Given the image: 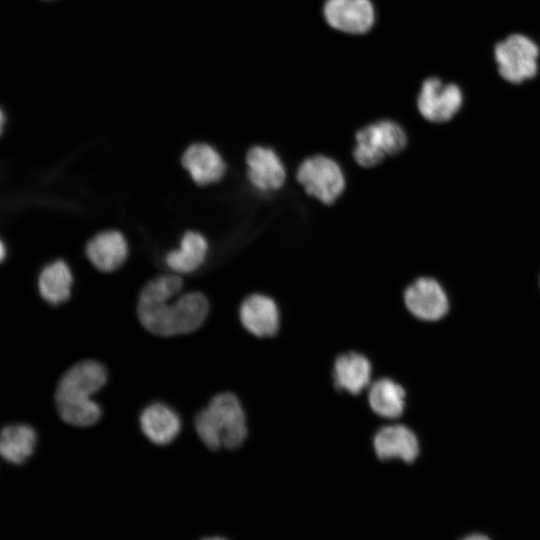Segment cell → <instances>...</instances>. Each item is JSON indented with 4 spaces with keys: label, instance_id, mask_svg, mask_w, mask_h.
I'll return each mask as SVG.
<instances>
[{
    "label": "cell",
    "instance_id": "1",
    "mask_svg": "<svg viewBox=\"0 0 540 540\" xmlns=\"http://www.w3.org/2000/svg\"><path fill=\"white\" fill-rule=\"evenodd\" d=\"M107 378L106 368L95 360H83L67 369L55 391L56 409L61 419L78 427L95 424L102 410L91 396L106 384Z\"/></svg>",
    "mask_w": 540,
    "mask_h": 540
},
{
    "label": "cell",
    "instance_id": "2",
    "mask_svg": "<svg viewBox=\"0 0 540 540\" xmlns=\"http://www.w3.org/2000/svg\"><path fill=\"white\" fill-rule=\"evenodd\" d=\"M195 429L209 449L238 448L247 436L245 413L238 398L230 392L214 396L196 415Z\"/></svg>",
    "mask_w": 540,
    "mask_h": 540
},
{
    "label": "cell",
    "instance_id": "3",
    "mask_svg": "<svg viewBox=\"0 0 540 540\" xmlns=\"http://www.w3.org/2000/svg\"><path fill=\"white\" fill-rule=\"evenodd\" d=\"M355 141L354 160L364 168H372L387 156L399 154L407 145V135L398 123L380 120L359 129Z\"/></svg>",
    "mask_w": 540,
    "mask_h": 540
},
{
    "label": "cell",
    "instance_id": "4",
    "mask_svg": "<svg viewBox=\"0 0 540 540\" xmlns=\"http://www.w3.org/2000/svg\"><path fill=\"white\" fill-rule=\"evenodd\" d=\"M297 180L305 192L329 205L343 193L345 177L333 159L324 155L306 158L298 167Z\"/></svg>",
    "mask_w": 540,
    "mask_h": 540
},
{
    "label": "cell",
    "instance_id": "5",
    "mask_svg": "<svg viewBox=\"0 0 540 540\" xmlns=\"http://www.w3.org/2000/svg\"><path fill=\"white\" fill-rule=\"evenodd\" d=\"M538 57L537 44L521 34L510 35L495 47V60L500 75L515 84L536 75Z\"/></svg>",
    "mask_w": 540,
    "mask_h": 540
},
{
    "label": "cell",
    "instance_id": "6",
    "mask_svg": "<svg viewBox=\"0 0 540 540\" xmlns=\"http://www.w3.org/2000/svg\"><path fill=\"white\" fill-rule=\"evenodd\" d=\"M209 312L207 298L201 292H188L174 303L164 304L158 313L160 336L191 333L204 323Z\"/></svg>",
    "mask_w": 540,
    "mask_h": 540
},
{
    "label": "cell",
    "instance_id": "7",
    "mask_svg": "<svg viewBox=\"0 0 540 540\" xmlns=\"http://www.w3.org/2000/svg\"><path fill=\"white\" fill-rule=\"evenodd\" d=\"M463 95L455 84H444L438 78H428L421 86L417 98L420 114L433 123L452 119L462 106Z\"/></svg>",
    "mask_w": 540,
    "mask_h": 540
},
{
    "label": "cell",
    "instance_id": "8",
    "mask_svg": "<svg viewBox=\"0 0 540 540\" xmlns=\"http://www.w3.org/2000/svg\"><path fill=\"white\" fill-rule=\"evenodd\" d=\"M323 16L332 28L360 35L373 27L376 12L371 0H326Z\"/></svg>",
    "mask_w": 540,
    "mask_h": 540
},
{
    "label": "cell",
    "instance_id": "9",
    "mask_svg": "<svg viewBox=\"0 0 540 540\" xmlns=\"http://www.w3.org/2000/svg\"><path fill=\"white\" fill-rule=\"evenodd\" d=\"M404 303L411 314L421 320L435 321L448 311V298L434 279L421 277L404 292Z\"/></svg>",
    "mask_w": 540,
    "mask_h": 540
},
{
    "label": "cell",
    "instance_id": "10",
    "mask_svg": "<svg viewBox=\"0 0 540 540\" xmlns=\"http://www.w3.org/2000/svg\"><path fill=\"white\" fill-rule=\"evenodd\" d=\"M247 177L260 192L280 189L286 178L285 167L277 153L266 146L251 147L245 157Z\"/></svg>",
    "mask_w": 540,
    "mask_h": 540
},
{
    "label": "cell",
    "instance_id": "11",
    "mask_svg": "<svg viewBox=\"0 0 540 540\" xmlns=\"http://www.w3.org/2000/svg\"><path fill=\"white\" fill-rule=\"evenodd\" d=\"M244 328L257 337H270L277 333L280 324L279 309L275 301L263 294L245 298L239 310Z\"/></svg>",
    "mask_w": 540,
    "mask_h": 540
},
{
    "label": "cell",
    "instance_id": "12",
    "mask_svg": "<svg viewBox=\"0 0 540 540\" xmlns=\"http://www.w3.org/2000/svg\"><path fill=\"white\" fill-rule=\"evenodd\" d=\"M376 455L381 460L398 458L413 462L419 453L416 435L404 425H389L377 431L373 439Z\"/></svg>",
    "mask_w": 540,
    "mask_h": 540
},
{
    "label": "cell",
    "instance_id": "13",
    "mask_svg": "<svg viewBox=\"0 0 540 540\" xmlns=\"http://www.w3.org/2000/svg\"><path fill=\"white\" fill-rule=\"evenodd\" d=\"M141 431L156 445H167L181 431V419L170 406L155 402L146 406L139 417Z\"/></svg>",
    "mask_w": 540,
    "mask_h": 540
},
{
    "label": "cell",
    "instance_id": "14",
    "mask_svg": "<svg viewBox=\"0 0 540 540\" xmlns=\"http://www.w3.org/2000/svg\"><path fill=\"white\" fill-rule=\"evenodd\" d=\"M181 162L199 185L219 181L226 169L221 155L206 143L190 145L184 152Z\"/></svg>",
    "mask_w": 540,
    "mask_h": 540
},
{
    "label": "cell",
    "instance_id": "15",
    "mask_svg": "<svg viewBox=\"0 0 540 540\" xmlns=\"http://www.w3.org/2000/svg\"><path fill=\"white\" fill-rule=\"evenodd\" d=\"M128 247L124 236L118 231L97 234L87 244L86 254L91 263L103 272L119 268L125 261Z\"/></svg>",
    "mask_w": 540,
    "mask_h": 540
},
{
    "label": "cell",
    "instance_id": "16",
    "mask_svg": "<svg viewBox=\"0 0 540 540\" xmlns=\"http://www.w3.org/2000/svg\"><path fill=\"white\" fill-rule=\"evenodd\" d=\"M333 377L338 389L358 394L369 384L371 364L360 353L342 354L335 360Z\"/></svg>",
    "mask_w": 540,
    "mask_h": 540
},
{
    "label": "cell",
    "instance_id": "17",
    "mask_svg": "<svg viewBox=\"0 0 540 540\" xmlns=\"http://www.w3.org/2000/svg\"><path fill=\"white\" fill-rule=\"evenodd\" d=\"M36 442V431L30 425L5 426L0 437L1 456L11 464H23L33 454Z\"/></svg>",
    "mask_w": 540,
    "mask_h": 540
},
{
    "label": "cell",
    "instance_id": "18",
    "mask_svg": "<svg viewBox=\"0 0 540 540\" xmlns=\"http://www.w3.org/2000/svg\"><path fill=\"white\" fill-rule=\"evenodd\" d=\"M73 277L68 265L57 260L45 266L38 279L41 297L52 305H58L69 299Z\"/></svg>",
    "mask_w": 540,
    "mask_h": 540
},
{
    "label": "cell",
    "instance_id": "19",
    "mask_svg": "<svg viewBox=\"0 0 540 540\" xmlns=\"http://www.w3.org/2000/svg\"><path fill=\"white\" fill-rule=\"evenodd\" d=\"M208 251L206 239L199 233L188 231L184 234L179 250H173L166 256L168 267L178 273L196 270L205 260Z\"/></svg>",
    "mask_w": 540,
    "mask_h": 540
},
{
    "label": "cell",
    "instance_id": "20",
    "mask_svg": "<svg viewBox=\"0 0 540 540\" xmlns=\"http://www.w3.org/2000/svg\"><path fill=\"white\" fill-rule=\"evenodd\" d=\"M368 399L371 409L377 415L396 418L405 407V390L393 380L383 378L371 386Z\"/></svg>",
    "mask_w": 540,
    "mask_h": 540
},
{
    "label": "cell",
    "instance_id": "21",
    "mask_svg": "<svg viewBox=\"0 0 540 540\" xmlns=\"http://www.w3.org/2000/svg\"><path fill=\"white\" fill-rule=\"evenodd\" d=\"M183 281L176 274H164L150 280L142 289L141 302H164L171 300L182 289Z\"/></svg>",
    "mask_w": 540,
    "mask_h": 540
},
{
    "label": "cell",
    "instance_id": "22",
    "mask_svg": "<svg viewBox=\"0 0 540 540\" xmlns=\"http://www.w3.org/2000/svg\"><path fill=\"white\" fill-rule=\"evenodd\" d=\"M461 540H490L487 536L483 535V534H470L464 538H462Z\"/></svg>",
    "mask_w": 540,
    "mask_h": 540
},
{
    "label": "cell",
    "instance_id": "23",
    "mask_svg": "<svg viewBox=\"0 0 540 540\" xmlns=\"http://www.w3.org/2000/svg\"><path fill=\"white\" fill-rule=\"evenodd\" d=\"M0 250H1L0 257L1 259H3L5 256V247H4L3 242H1Z\"/></svg>",
    "mask_w": 540,
    "mask_h": 540
},
{
    "label": "cell",
    "instance_id": "24",
    "mask_svg": "<svg viewBox=\"0 0 540 540\" xmlns=\"http://www.w3.org/2000/svg\"><path fill=\"white\" fill-rule=\"evenodd\" d=\"M202 540H226V539H224L222 537H210V538H204Z\"/></svg>",
    "mask_w": 540,
    "mask_h": 540
}]
</instances>
